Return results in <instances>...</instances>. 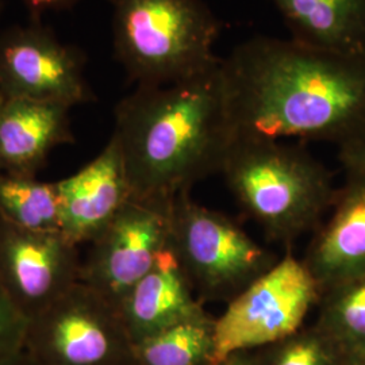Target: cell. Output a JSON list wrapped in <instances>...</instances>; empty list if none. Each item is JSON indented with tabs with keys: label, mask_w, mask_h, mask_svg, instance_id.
<instances>
[{
	"label": "cell",
	"mask_w": 365,
	"mask_h": 365,
	"mask_svg": "<svg viewBox=\"0 0 365 365\" xmlns=\"http://www.w3.org/2000/svg\"><path fill=\"white\" fill-rule=\"evenodd\" d=\"M339 160L346 176L365 178V134L339 146Z\"/></svg>",
	"instance_id": "cell-21"
},
{
	"label": "cell",
	"mask_w": 365,
	"mask_h": 365,
	"mask_svg": "<svg viewBox=\"0 0 365 365\" xmlns=\"http://www.w3.org/2000/svg\"><path fill=\"white\" fill-rule=\"evenodd\" d=\"M27 319L0 292V359L24 348Z\"/></svg>",
	"instance_id": "cell-20"
},
{
	"label": "cell",
	"mask_w": 365,
	"mask_h": 365,
	"mask_svg": "<svg viewBox=\"0 0 365 365\" xmlns=\"http://www.w3.org/2000/svg\"><path fill=\"white\" fill-rule=\"evenodd\" d=\"M212 365H257L256 351H240L232 353L221 361Z\"/></svg>",
	"instance_id": "cell-23"
},
{
	"label": "cell",
	"mask_w": 365,
	"mask_h": 365,
	"mask_svg": "<svg viewBox=\"0 0 365 365\" xmlns=\"http://www.w3.org/2000/svg\"><path fill=\"white\" fill-rule=\"evenodd\" d=\"M291 39L309 48L365 57V0H269Z\"/></svg>",
	"instance_id": "cell-15"
},
{
	"label": "cell",
	"mask_w": 365,
	"mask_h": 365,
	"mask_svg": "<svg viewBox=\"0 0 365 365\" xmlns=\"http://www.w3.org/2000/svg\"><path fill=\"white\" fill-rule=\"evenodd\" d=\"M318 309L314 324L342 352L365 351V272L327 289Z\"/></svg>",
	"instance_id": "cell-18"
},
{
	"label": "cell",
	"mask_w": 365,
	"mask_h": 365,
	"mask_svg": "<svg viewBox=\"0 0 365 365\" xmlns=\"http://www.w3.org/2000/svg\"><path fill=\"white\" fill-rule=\"evenodd\" d=\"M57 184L63 235L78 247L90 244L133 197L122 152L113 134L98 156Z\"/></svg>",
	"instance_id": "cell-11"
},
{
	"label": "cell",
	"mask_w": 365,
	"mask_h": 365,
	"mask_svg": "<svg viewBox=\"0 0 365 365\" xmlns=\"http://www.w3.org/2000/svg\"><path fill=\"white\" fill-rule=\"evenodd\" d=\"M0 365H38L25 348L0 359Z\"/></svg>",
	"instance_id": "cell-24"
},
{
	"label": "cell",
	"mask_w": 365,
	"mask_h": 365,
	"mask_svg": "<svg viewBox=\"0 0 365 365\" xmlns=\"http://www.w3.org/2000/svg\"><path fill=\"white\" fill-rule=\"evenodd\" d=\"M172 205L173 200L131 197L90 242L80 282L119 310L128 292L170 245Z\"/></svg>",
	"instance_id": "cell-8"
},
{
	"label": "cell",
	"mask_w": 365,
	"mask_h": 365,
	"mask_svg": "<svg viewBox=\"0 0 365 365\" xmlns=\"http://www.w3.org/2000/svg\"><path fill=\"white\" fill-rule=\"evenodd\" d=\"M71 107L0 95V172L36 178L53 150L73 144Z\"/></svg>",
	"instance_id": "cell-12"
},
{
	"label": "cell",
	"mask_w": 365,
	"mask_h": 365,
	"mask_svg": "<svg viewBox=\"0 0 365 365\" xmlns=\"http://www.w3.org/2000/svg\"><path fill=\"white\" fill-rule=\"evenodd\" d=\"M133 197L172 202L222 165L237 138L222 58L203 73L135 87L114 110Z\"/></svg>",
	"instance_id": "cell-2"
},
{
	"label": "cell",
	"mask_w": 365,
	"mask_h": 365,
	"mask_svg": "<svg viewBox=\"0 0 365 365\" xmlns=\"http://www.w3.org/2000/svg\"><path fill=\"white\" fill-rule=\"evenodd\" d=\"M339 365H365V351L344 353Z\"/></svg>",
	"instance_id": "cell-25"
},
{
	"label": "cell",
	"mask_w": 365,
	"mask_h": 365,
	"mask_svg": "<svg viewBox=\"0 0 365 365\" xmlns=\"http://www.w3.org/2000/svg\"><path fill=\"white\" fill-rule=\"evenodd\" d=\"M29 10L34 14L52 13V11H64L72 9L81 0H22Z\"/></svg>",
	"instance_id": "cell-22"
},
{
	"label": "cell",
	"mask_w": 365,
	"mask_h": 365,
	"mask_svg": "<svg viewBox=\"0 0 365 365\" xmlns=\"http://www.w3.org/2000/svg\"><path fill=\"white\" fill-rule=\"evenodd\" d=\"M215 318L207 312L187 318L134 344L135 365H211Z\"/></svg>",
	"instance_id": "cell-16"
},
{
	"label": "cell",
	"mask_w": 365,
	"mask_h": 365,
	"mask_svg": "<svg viewBox=\"0 0 365 365\" xmlns=\"http://www.w3.org/2000/svg\"><path fill=\"white\" fill-rule=\"evenodd\" d=\"M0 10H1V0H0Z\"/></svg>",
	"instance_id": "cell-26"
},
{
	"label": "cell",
	"mask_w": 365,
	"mask_h": 365,
	"mask_svg": "<svg viewBox=\"0 0 365 365\" xmlns=\"http://www.w3.org/2000/svg\"><path fill=\"white\" fill-rule=\"evenodd\" d=\"M222 68L237 137L341 146L365 134V57L259 36Z\"/></svg>",
	"instance_id": "cell-1"
},
{
	"label": "cell",
	"mask_w": 365,
	"mask_h": 365,
	"mask_svg": "<svg viewBox=\"0 0 365 365\" xmlns=\"http://www.w3.org/2000/svg\"><path fill=\"white\" fill-rule=\"evenodd\" d=\"M257 365H339L342 349L315 324L261 348Z\"/></svg>",
	"instance_id": "cell-19"
},
{
	"label": "cell",
	"mask_w": 365,
	"mask_h": 365,
	"mask_svg": "<svg viewBox=\"0 0 365 365\" xmlns=\"http://www.w3.org/2000/svg\"><path fill=\"white\" fill-rule=\"evenodd\" d=\"M24 348L38 365H135L119 310L81 282L27 322Z\"/></svg>",
	"instance_id": "cell-6"
},
{
	"label": "cell",
	"mask_w": 365,
	"mask_h": 365,
	"mask_svg": "<svg viewBox=\"0 0 365 365\" xmlns=\"http://www.w3.org/2000/svg\"><path fill=\"white\" fill-rule=\"evenodd\" d=\"M321 298L322 289L304 261L288 253L230 300L215 319L212 364L232 353L259 351L298 331Z\"/></svg>",
	"instance_id": "cell-7"
},
{
	"label": "cell",
	"mask_w": 365,
	"mask_h": 365,
	"mask_svg": "<svg viewBox=\"0 0 365 365\" xmlns=\"http://www.w3.org/2000/svg\"><path fill=\"white\" fill-rule=\"evenodd\" d=\"M221 175L238 205L282 244L315 229L337 195L322 163L274 140L237 137Z\"/></svg>",
	"instance_id": "cell-3"
},
{
	"label": "cell",
	"mask_w": 365,
	"mask_h": 365,
	"mask_svg": "<svg viewBox=\"0 0 365 365\" xmlns=\"http://www.w3.org/2000/svg\"><path fill=\"white\" fill-rule=\"evenodd\" d=\"M331 207L303 259L322 294L365 272V178L346 176Z\"/></svg>",
	"instance_id": "cell-13"
},
{
	"label": "cell",
	"mask_w": 365,
	"mask_h": 365,
	"mask_svg": "<svg viewBox=\"0 0 365 365\" xmlns=\"http://www.w3.org/2000/svg\"><path fill=\"white\" fill-rule=\"evenodd\" d=\"M206 312L170 245L153 268L131 288L119 306V313L134 344L167 327Z\"/></svg>",
	"instance_id": "cell-14"
},
{
	"label": "cell",
	"mask_w": 365,
	"mask_h": 365,
	"mask_svg": "<svg viewBox=\"0 0 365 365\" xmlns=\"http://www.w3.org/2000/svg\"><path fill=\"white\" fill-rule=\"evenodd\" d=\"M0 221L30 232L63 233L58 184L0 172Z\"/></svg>",
	"instance_id": "cell-17"
},
{
	"label": "cell",
	"mask_w": 365,
	"mask_h": 365,
	"mask_svg": "<svg viewBox=\"0 0 365 365\" xmlns=\"http://www.w3.org/2000/svg\"><path fill=\"white\" fill-rule=\"evenodd\" d=\"M87 57L33 22L0 33V95L75 107L96 101L86 76Z\"/></svg>",
	"instance_id": "cell-9"
},
{
	"label": "cell",
	"mask_w": 365,
	"mask_h": 365,
	"mask_svg": "<svg viewBox=\"0 0 365 365\" xmlns=\"http://www.w3.org/2000/svg\"><path fill=\"white\" fill-rule=\"evenodd\" d=\"M113 45L135 87L165 86L215 66L221 26L202 0H113Z\"/></svg>",
	"instance_id": "cell-4"
},
{
	"label": "cell",
	"mask_w": 365,
	"mask_h": 365,
	"mask_svg": "<svg viewBox=\"0 0 365 365\" xmlns=\"http://www.w3.org/2000/svg\"><path fill=\"white\" fill-rule=\"evenodd\" d=\"M78 245L61 232L0 221V292L27 322L80 283Z\"/></svg>",
	"instance_id": "cell-10"
},
{
	"label": "cell",
	"mask_w": 365,
	"mask_h": 365,
	"mask_svg": "<svg viewBox=\"0 0 365 365\" xmlns=\"http://www.w3.org/2000/svg\"><path fill=\"white\" fill-rule=\"evenodd\" d=\"M170 245L200 302L229 303L279 261L235 221L188 192L173 200Z\"/></svg>",
	"instance_id": "cell-5"
}]
</instances>
